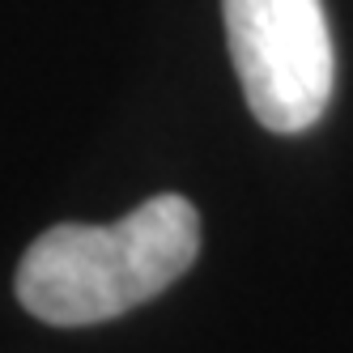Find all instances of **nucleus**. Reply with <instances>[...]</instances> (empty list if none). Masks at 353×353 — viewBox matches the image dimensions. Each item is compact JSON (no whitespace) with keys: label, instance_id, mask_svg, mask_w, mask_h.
I'll use <instances>...</instances> for the list:
<instances>
[{"label":"nucleus","instance_id":"obj_1","mask_svg":"<svg viewBox=\"0 0 353 353\" xmlns=\"http://www.w3.org/2000/svg\"><path fill=\"white\" fill-rule=\"evenodd\" d=\"M200 256V213L188 196L162 192L111 225L60 221L17 264V302L52 327H85L158 298Z\"/></svg>","mask_w":353,"mask_h":353},{"label":"nucleus","instance_id":"obj_2","mask_svg":"<svg viewBox=\"0 0 353 353\" xmlns=\"http://www.w3.org/2000/svg\"><path fill=\"white\" fill-rule=\"evenodd\" d=\"M243 98L268 132H307L336 90L323 0H221Z\"/></svg>","mask_w":353,"mask_h":353}]
</instances>
